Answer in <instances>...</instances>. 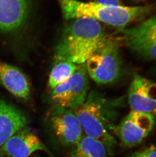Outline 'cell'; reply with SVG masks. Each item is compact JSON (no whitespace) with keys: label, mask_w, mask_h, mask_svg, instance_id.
Wrapping results in <instances>:
<instances>
[{"label":"cell","mask_w":156,"mask_h":157,"mask_svg":"<svg viewBox=\"0 0 156 157\" xmlns=\"http://www.w3.org/2000/svg\"><path fill=\"white\" fill-rule=\"evenodd\" d=\"M124 101V97L109 100L92 91L84 103L74 110L86 135L103 144L109 156H113L118 146L112 133L116 128L118 109Z\"/></svg>","instance_id":"6da1fadb"},{"label":"cell","mask_w":156,"mask_h":157,"mask_svg":"<svg viewBox=\"0 0 156 157\" xmlns=\"http://www.w3.org/2000/svg\"><path fill=\"white\" fill-rule=\"evenodd\" d=\"M74 20L65 29L56 48L55 61L85 63L108 36L96 19L83 17Z\"/></svg>","instance_id":"7a4b0ae2"},{"label":"cell","mask_w":156,"mask_h":157,"mask_svg":"<svg viewBox=\"0 0 156 157\" xmlns=\"http://www.w3.org/2000/svg\"><path fill=\"white\" fill-rule=\"evenodd\" d=\"M65 19L90 17L123 30L130 24L143 18L154 9L152 5L126 6L105 5L91 2H83L77 0H58Z\"/></svg>","instance_id":"3957f363"},{"label":"cell","mask_w":156,"mask_h":157,"mask_svg":"<svg viewBox=\"0 0 156 157\" xmlns=\"http://www.w3.org/2000/svg\"><path fill=\"white\" fill-rule=\"evenodd\" d=\"M120 39L106 37L85 62L88 75L98 85L113 83L122 73V61L120 53Z\"/></svg>","instance_id":"277c9868"},{"label":"cell","mask_w":156,"mask_h":157,"mask_svg":"<svg viewBox=\"0 0 156 157\" xmlns=\"http://www.w3.org/2000/svg\"><path fill=\"white\" fill-rule=\"evenodd\" d=\"M88 76L85 63L78 64L69 78L52 90L50 99L53 105L74 110L82 105L88 95Z\"/></svg>","instance_id":"5b68a950"},{"label":"cell","mask_w":156,"mask_h":157,"mask_svg":"<svg viewBox=\"0 0 156 157\" xmlns=\"http://www.w3.org/2000/svg\"><path fill=\"white\" fill-rule=\"evenodd\" d=\"M119 32L133 52L147 59L156 60V14L138 25Z\"/></svg>","instance_id":"8992f818"},{"label":"cell","mask_w":156,"mask_h":157,"mask_svg":"<svg viewBox=\"0 0 156 157\" xmlns=\"http://www.w3.org/2000/svg\"><path fill=\"white\" fill-rule=\"evenodd\" d=\"M47 118L55 136L63 146L74 147L83 136L82 127L73 110L53 105Z\"/></svg>","instance_id":"52a82bcc"},{"label":"cell","mask_w":156,"mask_h":157,"mask_svg":"<svg viewBox=\"0 0 156 157\" xmlns=\"http://www.w3.org/2000/svg\"><path fill=\"white\" fill-rule=\"evenodd\" d=\"M153 114L131 110L117 126L115 133L126 147L140 144L154 126Z\"/></svg>","instance_id":"ba28073f"},{"label":"cell","mask_w":156,"mask_h":157,"mask_svg":"<svg viewBox=\"0 0 156 157\" xmlns=\"http://www.w3.org/2000/svg\"><path fill=\"white\" fill-rule=\"evenodd\" d=\"M38 151H43L54 157L40 138L26 127L18 131L0 147L3 157H29Z\"/></svg>","instance_id":"9c48e42d"},{"label":"cell","mask_w":156,"mask_h":157,"mask_svg":"<svg viewBox=\"0 0 156 157\" xmlns=\"http://www.w3.org/2000/svg\"><path fill=\"white\" fill-rule=\"evenodd\" d=\"M128 101L132 110L156 113V82L134 74L128 89Z\"/></svg>","instance_id":"30bf717a"},{"label":"cell","mask_w":156,"mask_h":157,"mask_svg":"<svg viewBox=\"0 0 156 157\" xmlns=\"http://www.w3.org/2000/svg\"><path fill=\"white\" fill-rule=\"evenodd\" d=\"M30 5L31 0H0V30L20 28L28 17Z\"/></svg>","instance_id":"8fae6325"},{"label":"cell","mask_w":156,"mask_h":157,"mask_svg":"<svg viewBox=\"0 0 156 157\" xmlns=\"http://www.w3.org/2000/svg\"><path fill=\"white\" fill-rule=\"evenodd\" d=\"M28 119L13 105L0 99V147L16 132L25 127Z\"/></svg>","instance_id":"7c38bea8"},{"label":"cell","mask_w":156,"mask_h":157,"mask_svg":"<svg viewBox=\"0 0 156 157\" xmlns=\"http://www.w3.org/2000/svg\"><path fill=\"white\" fill-rule=\"evenodd\" d=\"M0 80L6 89L16 97L24 100L29 98V81L25 74L16 67L0 62Z\"/></svg>","instance_id":"4fadbf2b"},{"label":"cell","mask_w":156,"mask_h":157,"mask_svg":"<svg viewBox=\"0 0 156 157\" xmlns=\"http://www.w3.org/2000/svg\"><path fill=\"white\" fill-rule=\"evenodd\" d=\"M106 147L102 142L87 135L72 147L70 157H109Z\"/></svg>","instance_id":"5bb4252c"},{"label":"cell","mask_w":156,"mask_h":157,"mask_svg":"<svg viewBox=\"0 0 156 157\" xmlns=\"http://www.w3.org/2000/svg\"><path fill=\"white\" fill-rule=\"evenodd\" d=\"M78 64L68 61H55L48 80L49 87L51 90L67 80L77 70Z\"/></svg>","instance_id":"9a60e30c"},{"label":"cell","mask_w":156,"mask_h":157,"mask_svg":"<svg viewBox=\"0 0 156 157\" xmlns=\"http://www.w3.org/2000/svg\"><path fill=\"white\" fill-rule=\"evenodd\" d=\"M130 157H156V147L150 146L143 151L133 153Z\"/></svg>","instance_id":"2e32d148"},{"label":"cell","mask_w":156,"mask_h":157,"mask_svg":"<svg viewBox=\"0 0 156 157\" xmlns=\"http://www.w3.org/2000/svg\"><path fill=\"white\" fill-rule=\"evenodd\" d=\"M93 2L105 5H121V0H93Z\"/></svg>","instance_id":"e0dca14e"},{"label":"cell","mask_w":156,"mask_h":157,"mask_svg":"<svg viewBox=\"0 0 156 157\" xmlns=\"http://www.w3.org/2000/svg\"><path fill=\"white\" fill-rule=\"evenodd\" d=\"M0 157H2V156H0Z\"/></svg>","instance_id":"ac0fdd59"}]
</instances>
